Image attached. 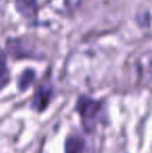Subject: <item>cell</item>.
<instances>
[{"label":"cell","instance_id":"cell-6","mask_svg":"<svg viewBox=\"0 0 152 153\" xmlns=\"http://www.w3.org/2000/svg\"><path fill=\"white\" fill-rule=\"evenodd\" d=\"M16 8L22 16L33 18L37 14V1L36 0H16Z\"/></svg>","mask_w":152,"mask_h":153},{"label":"cell","instance_id":"cell-1","mask_svg":"<svg viewBox=\"0 0 152 153\" xmlns=\"http://www.w3.org/2000/svg\"><path fill=\"white\" fill-rule=\"evenodd\" d=\"M75 111L80 118L83 130L87 133L94 132L100 124L108 121L103 101L94 99L87 95H81L78 97Z\"/></svg>","mask_w":152,"mask_h":153},{"label":"cell","instance_id":"cell-8","mask_svg":"<svg viewBox=\"0 0 152 153\" xmlns=\"http://www.w3.org/2000/svg\"><path fill=\"white\" fill-rule=\"evenodd\" d=\"M8 79H10V72L6 65V59L4 54H0V89L7 83Z\"/></svg>","mask_w":152,"mask_h":153},{"label":"cell","instance_id":"cell-5","mask_svg":"<svg viewBox=\"0 0 152 153\" xmlns=\"http://www.w3.org/2000/svg\"><path fill=\"white\" fill-rule=\"evenodd\" d=\"M85 150V140L81 135L73 133L66 137L64 151L65 153H83Z\"/></svg>","mask_w":152,"mask_h":153},{"label":"cell","instance_id":"cell-4","mask_svg":"<svg viewBox=\"0 0 152 153\" xmlns=\"http://www.w3.org/2000/svg\"><path fill=\"white\" fill-rule=\"evenodd\" d=\"M49 7L63 16L71 15L81 3V0H47Z\"/></svg>","mask_w":152,"mask_h":153},{"label":"cell","instance_id":"cell-3","mask_svg":"<svg viewBox=\"0 0 152 153\" xmlns=\"http://www.w3.org/2000/svg\"><path fill=\"white\" fill-rule=\"evenodd\" d=\"M6 47H7L8 52L16 59L33 57V46L23 39H10L6 43Z\"/></svg>","mask_w":152,"mask_h":153},{"label":"cell","instance_id":"cell-2","mask_svg":"<svg viewBox=\"0 0 152 153\" xmlns=\"http://www.w3.org/2000/svg\"><path fill=\"white\" fill-rule=\"evenodd\" d=\"M52 99L53 87L49 83H42L33 94L29 103V108L35 113L41 114L48 108Z\"/></svg>","mask_w":152,"mask_h":153},{"label":"cell","instance_id":"cell-7","mask_svg":"<svg viewBox=\"0 0 152 153\" xmlns=\"http://www.w3.org/2000/svg\"><path fill=\"white\" fill-rule=\"evenodd\" d=\"M36 72L33 69H27L20 75L18 79V90L20 92H25L33 85L36 80Z\"/></svg>","mask_w":152,"mask_h":153}]
</instances>
